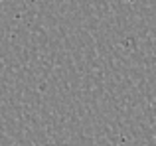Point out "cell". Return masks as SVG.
I'll return each mask as SVG.
<instances>
[{
  "instance_id": "cell-1",
  "label": "cell",
  "mask_w": 156,
  "mask_h": 146,
  "mask_svg": "<svg viewBox=\"0 0 156 146\" xmlns=\"http://www.w3.org/2000/svg\"><path fill=\"white\" fill-rule=\"evenodd\" d=\"M0 2H2V0H0Z\"/></svg>"
}]
</instances>
